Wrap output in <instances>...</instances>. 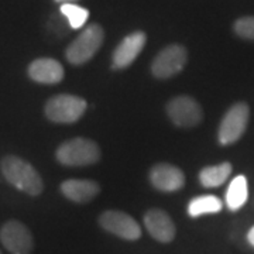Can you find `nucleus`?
I'll return each mask as SVG.
<instances>
[{
  "label": "nucleus",
  "instance_id": "obj_7",
  "mask_svg": "<svg viewBox=\"0 0 254 254\" xmlns=\"http://www.w3.org/2000/svg\"><path fill=\"white\" fill-rule=\"evenodd\" d=\"M0 240L11 254H31L34 240L26 225L17 220H9L0 229Z\"/></svg>",
  "mask_w": 254,
  "mask_h": 254
},
{
  "label": "nucleus",
  "instance_id": "obj_2",
  "mask_svg": "<svg viewBox=\"0 0 254 254\" xmlns=\"http://www.w3.org/2000/svg\"><path fill=\"white\" fill-rule=\"evenodd\" d=\"M57 160L66 167H85L100 160L99 145L89 138H72L57 150Z\"/></svg>",
  "mask_w": 254,
  "mask_h": 254
},
{
  "label": "nucleus",
  "instance_id": "obj_11",
  "mask_svg": "<svg viewBox=\"0 0 254 254\" xmlns=\"http://www.w3.org/2000/svg\"><path fill=\"white\" fill-rule=\"evenodd\" d=\"M150 181L157 190L163 192H175L185 184V175L178 167L171 164H157L150 173Z\"/></svg>",
  "mask_w": 254,
  "mask_h": 254
},
{
  "label": "nucleus",
  "instance_id": "obj_16",
  "mask_svg": "<svg viewBox=\"0 0 254 254\" xmlns=\"http://www.w3.org/2000/svg\"><path fill=\"white\" fill-rule=\"evenodd\" d=\"M232 174V165L222 163L213 167H206L199 173V181L205 188H216L225 184Z\"/></svg>",
  "mask_w": 254,
  "mask_h": 254
},
{
  "label": "nucleus",
  "instance_id": "obj_3",
  "mask_svg": "<svg viewBox=\"0 0 254 254\" xmlns=\"http://www.w3.org/2000/svg\"><path fill=\"white\" fill-rule=\"evenodd\" d=\"M105 38V31L99 24H91L82 31L66 48V60L72 65H82L93 58Z\"/></svg>",
  "mask_w": 254,
  "mask_h": 254
},
{
  "label": "nucleus",
  "instance_id": "obj_17",
  "mask_svg": "<svg viewBox=\"0 0 254 254\" xmlns=\"http://www.w3.org/2000/svg\"><path fill=\"white\" fill-rule=\"evenodd\" d=\"M223 208L222 200L215 195H203L192 199L188 205V213L192 218H198L206 213H218Z\"/></svg>",
  "mask_w": 254,
  "mask_h": 254
},
{
  "label": "nucleus",
  "instance_id": "obj_19",
  "mask_svg": "<svg viewBox=\"0 0 254 254\" xmlns=\"http://www.w3.org/2000/svg\"><path fill=\"white\" fill-rule=\"evenodd\" d=\"M235 33L246 40H254V16H247L236 20Z\"/></svg>",
  "mask_w": 254,
  "mask_h": 254
},
{
  "label": "nucleus",
  "instance_id": "obj_12",
  "mask_svg": "<svg viewBox=\"0 0 254 254\" xmlns=\"http://www.w3.org/2000/svg\"><path fill=\"white\" fill-rule=\"evenodd\" d=\"M144 225L148 233L161 243H170L175 237V225L167 212L151 209L145 213Z\"/></svg>",
  "mask_w": 254,
  "mask_h": 254
},
{
  "label": "nucleus",
  "instance_id": "obj_14",
  "mask_svg": "<svg viewBox=\"0 0 254 254\" xmlns=\"http://www.w3.org/2000/svg\"><path fill=\"white\" fill-rule=\"evenodd\" d=\"M64 196L72 202L85 203L99 193V184L92 180H66L61 184Z\"/></svg>",
  "mask_w": 254,
  "mask_h": 254
},
{
  "label": "nucleus",
  "instance_id": "obj_21",
  "mask_svg": "<svg viewBox=\"0 0 254 254\" xmlns=\"http://www.w3.org/2000/svg\"><path fill=\"white\" fill-rule=\"evenodd\" d=\"M57 3H60V4H65V3H73V1H76V0H55Z\"/></svg>",
  "mask_w": 254,
  "mask_h": 254
},
{
  "label": "nucleus",
  "instance_id": "obj_1",
  "mask_svg": "<svg viewBox=\"0 0 254 254\" xmlns=\"http://www.w3.org/2000/svg\"><path fill=\"white\" fill-rule=\"evenodd\" d=\"M0 170L4 178L17 190L33 196H37L43 192L44 184L40 174L37 173V170L31 164L21 160L20 157L16 155L4 157L0 163Z\"/></svg>",
  "mask_w": 254,
  "mask_h": 254
},
{
  "label": "nucleus",
  "instance_id": "obj_22",
  "mask_svg": "<svg viewBox=\"0 0 254 254\" xmlns=\"http://www.w3.org/2000/svg\"><path fill=\"white\" fill-rule=\"evenodd\" d=\"M0 254H1V252H0Z\"/></svg>",
  "mask_w": 254,
  "mask_h": 254
},
{
  "label": "nucleus",
  "instance_id": "obj_9",
  "mask_svg": "<svg viewBox=\"0 0 254 254\" xmlns=\"http://www.w3.org/2000/svg\"><path fill=\"white\" fill-rule=\"evenodd\" d=\"M100 226L116 236L126 240H137L141 236V229L134 219L120 210H106L99 218Z\"/></svg>",
  "mask_w": 254,
  "mask_h": 254
},
{
  "label": "nucleus",
  "instance_id": "obj_18",
  "mask_svg": "<svg viewBox=\"0 0 254 254\" xmlns=\"http://www.w3.org/2000/svg\"><path fill=\"white\" fill-rule=\"evenodd\" d=\"M60 11H61V14H63L64 17L68 20L69 27L73 28V30H78V28L83 27L85 23L89 18V11L85 9V7H82V6L75 4V3H65V4H61Z\"/></svg>",
  "mask_w": 254,
  "mask_h": 254
},
{
  "label": "nucleus",
  "instance_id": "obj_15",
  "mask_svg": "<svg viewBox=\"0 0 254 254\" xmlns=\"http://www.w3.org/2000/svg\"><path fill=\"white\" fill-rule=\"evenodd\" d=\"M249 198V187L245 175H239L230 182L226 192V205L230 210H237L246 203Z\"/></svg>",
  "mask_w": 254,
  "mask_h": 254
},
{
  "label": "nucleus",
  "instance_id": "obj_4",
  "mask_svg": "<svg viewBox=\"0 0 254 254\" xmlns=\"http://www.w3.org/2000/svg\"><path fill=\"white\" fill-rule=\"evenodd\" d=\"M88 108L86 100L73 95H57L47 102V118L55 123H75Z\"/></svg>",
  "mask_w": 254,
  "mask_h": 254
},
{
  "label": "nucleus",
  "instance_id": "obj_6",
  "mask_svg": "<svg viewBox=\"0 0 254 254\" xmlns=\"http://www.w3.org/2000/svg\"><path fill=\"white\" fill-rule=\"evenodd\" d=\"M188 53L185 47L180 44L165 47L161 50L151 64V71L155 78L167 79L178 72H181L187 64Z\"/></svg>",
  "mask_w": 254,
  "mask_h": 254
},
{
  "label": "nucleus",
  "instance_id": "obj_20",
  "mask_svg": "<svg viewBox=\"0 0 254 254\" xmlns=\"http://www.w3.org/2000/svg\"><path fill=\"white\" fill-rule=\"evenodd\" d=\"M247 240H249V243L254 247V226L249 230V235H247Z\"/></svg>",
  "mask_w": 254,
  "mask_h": 254
},
{
  "label": "nucleus",
  "instance_id": "obj_8",
  "mask_svg": "<svg viewBox=\"0 0 254 254\" xmlns=\"http://www.w3.org/2000/svg\"><path fill=\"white\" fill-rule=\"evenodd\" d=\"M167 113L173 120L174 125L180 127L196 126L203 118V113L198 102L190 96L174 98L167 106Z\"/></svg>",
  "mask_w": 254,
  "mask_h": 254
},
{
  "label": "nucleus",
  "instance_id": "obj_5",
  "mask_svg": "<svg viewBox=\"0 0 254 254\" xmlns=\"http://www.w3.org/2000/svg\"><path fill=\"white\" fill-rule=\"evenodd\" d=\"M250 110L249 106L239 102L235 103L230 109L227 110L223 116L219 127V143L223 145H229L236 143L240 137L245 134L247 123H249Z\"/></svg>",
  "mask_w": 254,
  "mask_h": 254
},
{
  "label": "nucleus",
  "instance_id": "obj_10",
  "mask_svg": "<svg viewBox=\"0 0 254 254\" xmlns=\"http://www.w3.org/2000/svg\"><path fill=\"white\" fill-rule=\"evenodd\" d=\"M147 41V36L143 31H134L125 37L113 53V68L125 69L136 61V58L143 51Z\"/></svg>",
  "mask_w": 254,
  "mask_h": 254
},
{
  "label": "nucleus",
  "instance_id": "obj_13",
  "mask_svg": "<svg viewBox=\"0 0 254 254\" xmlns=\"http://www.w3.org/2000/svg\"><path fill=\"white\" fill-rule=\"evenodd\" d=\"M28 75L38 83H58L64 78V66L53 58H38L30 64Z\"/></svg>",
  "mask_w": 254,
  "mask_h": 254
}]
</instances>
